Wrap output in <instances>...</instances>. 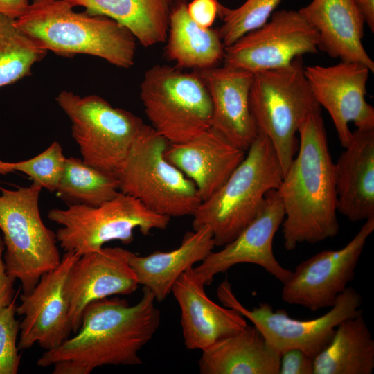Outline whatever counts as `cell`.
<instances>
[{"mask_svg": "<svg viewBox=\"0 0 374 374\" xmlns=\"http://www.w3.org/2000/svg\"><path fill=\"white\" fill-rule=\"evenodd\" d=\"M15 19L0 13V87L30 75L47 53L15 26Z\"/></svg>", "mask_w": 374, "mask_h": 374, "instance_id": "cell-29", "label": "cell"}, {"mask_svg": "<svg viewBox=\"0 0 374 374\" xmlns=\"http://www.w3.org/2000/svg\"><path fill=\"white\" fill-rule=\"evenodd\" d=\"M335 163L337 211L352 222L374 217V128L353 132Z\"/></svg>", "mask_w": 374, "mask_h": 374, "instance_id": "cell-21", "label": "cell"}, {"mask_svg": "<svg viewBox=\"0 0 374 374\" xmlns=\"http://www.w3.org/2000/svg\"><path fill=\"white\" fill-rule=\"evenodd\" d=\"M249 107L258 134L271 141L285 174L298 150L299 126L321 112L305 76L302 56L287 66L253 73Z\"/></svg>", "mask_w": 374, "mask_h": 374, "instance_id": "cell-6", "label": "cell"}, {"mask_svg": "<svg viewBox=\"0 0 374 374\" xmlns=\"http://www.w3.org/2000/svg\"><path fill=\"white\" fill-rule=\"evenodd\" d=\"M12 172L10 168L9 162H5L0 159V174L7 175L9 172Z\"/></svg>", "mask_w": 374, "mask_h": 374, "instance_id": "cell-38", "label": "cell"}, {"mask_svg": "<svg viewBox=\"0 0 374 374\" xmlns=\"http://www.w3.org/2000/svg\"><path fill=\"white\" fill-rule=\"evenodd\" d=\"M79 258L65 252L59 265L44 274L31 292L20 295L17 314L19 322V350H28L37 343L45 350L54 349L69 338L72 332L65 283L69 271Z\"/></svg>", "mask_w": 374, "mask_h": 374, "instance_id": "cell-16", "label": "cell"}, {"mask_svg": "<svg viewBox=\"0 0 374 374\" xmlns=\"http://www.w3.org/2000/svg\"><path fill=\"white\" fill-rule=\"evenodd\" d=\"M55 192L68 205L97 206L115 197L120 190L115 174L98 170L82 159L69 157Z\"/></svg>", "mask_w": 374, "mask_h": 374, "instance_id": "cell-28", "label": "cell"}, {"mask_svg": "<svg viewBox=\"0 0 374 374\" xmlns=\"http://www.w3.org/2000/svg\"><path fill=\"white\" fill-rule=\"evenodd\" d=\"M66 157L60 143L53 142L44 151L28 160L10 163L12 171H20L42 188L55 192L62 179Z\"/></svg>", "mask_w": 374, "mask_h": 374, "instance_id": "cell-31", "label": "cell"}, {"mask_svg": "<svg viewBox=\"0 0 374 374\" xmlns=\"http://www.w3.org/2000/svg\"><path fill=\"white\" fill-rule=\"evenodd\" d=\"M370 69L356 62L304 66V74L320 107L329 113L341 145L349 144L352 122L359 130L374 128V108L365 98Z\"/></svg>", "mask_w": 374, "mask_h": 374, "instance_id": "cell-15", "label": "cell"}, {"mask_svg": "<svg viewBox=\"0 0 374 374\" xmlns=\"http://www.w3.org/2000/svg\"><path fill=\"white\" fill-rule=\"evenodd\" d=\"M373 369L374 341L362 311L341 321L314 358L313 374H371Z\"/></svg>", "mask_w": 374, "mask_h": 374, "instance_id": "cell-27", "label": "cell"}, {"mask_svg": "<svg viewBox=\"0 0 374 374\" xmlns=\"http://www.w3.org/2000/svg\"><path fill=\"white\" fill-rule=\"evenodd\" d=\"M245 154L211 127L188 141L169 143L165 151L166 159L194 183L202 202L222 186Z\"/></svg>", "mask_w": 374, "mask_h": 374, "instance_id": "cell-20", "label": "cell"}, {"mask_svg": "<svg viewBox=\"0 0 374 374\" xmlns=\"http://www.w3.org/2000/svg\"><path fill=\"white\" fill-rule=\"evenodd\" d=\"M187 0H175L170 15L165 55L179 69H208L224 58L218 30L203 28L189 16Z\"/></svg>", "mask_w": 374, "mask_h": 374, "instance_id": "cell-25", "label": "cell"}, {"mask_svg": "<svg viewBox=\"0 0 374 374\" xmlns=\"http://www.w3.org/2000/svg\"><path fill=\"white\" fill-rule=\"evenodd\" d=\"M225 8L217 0H193L187 5L190 18L203 28H211L216 17H222Z\"/></svg>", "mask_w": 374, "mask_h": 374, "instance_id": "cell-33", "label": "cell"}, {"mask_svg": "<svg viewBox=\"0 0 374 374\" xmlns=\"http://www.w3.org/2000/svg\"><path fill=\"white\" fill-rule=\"evenodd\" d=\"M215 247L212 231L203 227L186 232L180 246L170 251H158L145 256L130 252L129 263L139 285L149 290L159 302L171 292L178 278L204 260Z\"/></svg>", "mask_w": 374, "mask_h": 374, "instance_id": "cell-23", "label": "cell"}, {"mask_svg": "<svg viewBox=\"0 0 374 374\" xmlns=\"http://www.w3.org/2000/svg\"><path fill=\"white\" fill-rule=\"evenodd\" d=\"M155 301L152 293L143 287L141 299L133 305L118 297L90 303L75 335L45 350L37 365L53 366V374H89L103 366L141 364L139 351L160 325Z\"/></svg>", "mask_w": 374, "mask_h": 374, "instance_id": "cell-1", "label": "cell"}, {"mask_svg": "<svg viewBox=\"0 0 374 374\" xmlns=\"http://www.w3.org/2000/svg\"><path fill=\"white\" fill-rule=\"evenodd\" d=\"M42 187L33 182L15 190L1 188L0 231L7 273L20 280L23 294L61 262L55 233L43 222L39 208Z\"/></svg>", "mask_w": 374, "mask_h": 374, "instance_id": "cell-7", "label": "cell"}, {"mask_svg": "<svg viewBox=\"0 0 374 374\" xmlns=\"http://www.w3.org/2000/svg\"><path fill=\"white\" fill-rule=\"evenodd\" d=\"M202 351V374H279L280 354L254 326L247 325Z\"/></svg>", "mask_w": 374, "mask_h": 374, "instance_id": "cell-24", "label": "cell"}, {"mask_svg": "<svg viewBox=\"0 0 374 374\" xmlns=\"http://www.w3.org/2000/svg\"><path fill=\"white\" fill-rule=\"evenodd\" d=\"M284 218L280 195L277 189H271L266 193L255 217L232 241L222 250L212 251L199 266L193 267L195 276L204 285H208L216 274L224 273L237 264L251 263L263 267L283 284L292 271L284 268L275 258L273 241Z\"/></svg>", "mask_w": 374, "mask_h": 374, "instance_id": "cell-14", "label": "cell"}, {"mask_svg": "<svg viewBox=\"0 0 374 374\" xmlns=\"http://www.w3.org/2000/svg\"><path fill=\"white\" fill-rule=\"evenodd\" d=\"M17 295L0 311V374H16L20 365L21 355L17 342L19 333V321L16 319Z\"/></svg>", "mask_w": 374, "mask_h": 374, "instance_id": "cell-32", "label": "cell"}, {"mask_svg": "<svg viewBox=\"0 0 374 374\" xmlns=\"http://www.w3.org/2000/svg\"><path fill=\"white\" fill-rule=\"evenodd\" d=\"M93 15L107 17L128 29L145 47L163 42L175 0H64Z\"/></svg>", "mask_w": 374, "mask_h": 374, "instance_id": "cell-26", "label": "cell"}, {"mask_svg": "<svg viewBox=\"0 0 374 374\" xmlns=\"http://www.w3.org/2000/svg\"><path fill=\"white\" fill-rule=\"evenodd\" d=\"M193 267L178 278L171 292L180 308L186 348L203 350L240 331L247 323L238 311L220 306L207 296Z\"/></svg>", "mask_w": 374, "mask_h": 374, "instance_id": "cell-19", "label": "cell"}, {"mask_svg": "<svg viewBox=\"0 0 374 374\" xmlns=\"http://www.w3.org/2000/svg\"><path fill=\"white\" fill-rule=\"evenodd\" d=\"M319 34L298 11L273 12L270 20L225 47L224 66L251 73L287 66L299 56L317 53Z\"/></svg>", "mask_w": 374, "mask_h": 374, "instance_id": "cell-12", "label": "cell"}, {"mask_svg": "<svg viewBox=\"0 0 374 374\" xmlns=\"http://www.w3.org/2000/svg\"><path fill=\"white\" fill-rule=\"evenodd\" d=\"M217 294L225 307L238 311L251 321L280 355L296 348L313 358L329 344L341 321L362 311V303L357 291L346 287L327 313L311 320H298L291 318L285 310H274L267 303L247 309L236 298L227 279L219 285Z\"/></svg>", "mask_w": 374, "mask_h": 374, "instance_id": "cell-11", "label": "cell"}, {"mask_svg": "<svg viewBox=\"0 0 374 374\" xmlns=\"http://www.w3.org/2000/svg\"><path fill=\"white\" fill-rule=\"evenodd\" d=\"M47 216L61 226L55 233L60 247L79 256L98 251L112 240L130 244L134 229L148 235L154 229H166L170 220L121 192L97 206L71 204L51 209Z\"/></svg>", "mask_w": 374, "mask_h": 374, "instance_id": "cell-8", "label": "cell"}, {"mask_svg": "<svg viewBox=\"0 0 374 374\" xmlns=\"http://www.w3.org/2000/svg\"><path fill=\"white\" fill-rule=\"evenodd\" d=\"M364 23L374 31V0H354Z\"/></svg>", "mask_w": 374, "mask_h": 374, "instance_id": "cell-37", "label": "cell"}, {"mask_svg": "<svg viewBox=\"0 0 374 374\" xmlns=\"http://www.w3.org/2000/svg\"><path fill=\"white\" fill-rule=\"evenodd\" d=\"M282 0H247L235 9L225 8L222 15L223 24L218 30L227 47L245 34L263 26Z\"/></svg>", "mask_w": 374, "mask_h": 374, "instance_id": "cell-30", "label": "cell"}, {"mask_svg": "<svg viewBox=\"0 0 374 374\" xmlns=\"http://www.w3.org/2000/svg\"><path fill=\"white\" fill-rule=\"evenodd\" d=\"M283 170L269 139L258 134L226 181L193 215V229L208 227L215 246L232 241L255 217L266 193L278 189Z\"/></svg>", "mask_w": 374, "mask_h": 374, "instance_id": "cell-4", "label": "cell"}, {"mask_svg": "<svg viewBox=\"0 0 374 374\" xmlns=\"http://www.w3.org/2000/svg\"><path fill=\"white\" fill-rule=\"evenodd\" d=\"M55 100L71 120L82 159L115 174L143 126L142 120L97 95L80 96L64 90Z\"/></svg>", "mask_w": 374, "mask_h": 374, "instance_id": "cell-10", "label": "cell"}, {"mask_svg": "<svg viewBox=\"0 0 374 374\" xmlns=\"http://www.w3.org/2000/svg\"><path fill=\"white\" fill-rule=\"evenodd\" d=\"M130 252L118 247H103L79 256L73 262L65 283L73 332L80 328L83 311L90 303L136 290L139 285L129 263Z\"/></svg>", "mask_w": 374, "mask_h": 374, "instance_id": "cell-17", "label": "cell"}, {"mask_svg": "<svg viewBox=\"0 0 374 374\" xmlns=\"http://www.w3.org/2000/svg\"><path fill=\"white\" fill-rule=\"evenodd\" d=\"M168 144L144 124L115 173L119 190L159 215L193 216L202 199L194 183L166 159Z\"/></svg>", "mask_w": 374, "mask_h": 374, "instance_id": "cell-5", "label": "cell"}, {"mask_svg": "<svg viewBox=\"0 0 374 374\" xmlns=\"http://www.w3.org/2000/svg\"><path fill=\"white\" fill-rule=\"evenodd\" d=\"M299 12L317 30L319 49L374 71V62L362 44L364 21L354 0H312Z\"/></svg>", "mask_w": 374, "mask_h": 374, "instance_id": "cell-22", "label": "cell"}, {"mask_svg": "<svg viewBox=\"0 0 374 374\" xmlns=\"http://www.w3.org/2000/svg\"><path fill=\"white\" fill-rule=\"evenodd\" d=\"M314 358L300 349H290L281 355L279 374H313Z\"/></svg>", "mask_w": 374, "mask_h": 374, "instance_id": "cell-34", "label": "cell"}, {"mask_svg": "<svg viewBox=\"0 0 374 374\" xmlns=\"http://www.w3.org/2000/svg\"><path fill=\"white\" fill-rule=\"evenodd\" d=\"M140 97L151 127L169 143L188 141L211 128L212 102L197 71L155 65L144 75Z\"/></svg>", "mask_w": 374, "mask_h": 374, "instance_id": "cell-9", "label": "cell"}, {"mask_svg": "<svg viewBox=\"0 0 374 374\" xmlns=\"http://www.w3.org/2000/svg\"><path fill=\"white\" fill-rule=\"evenodd\" d=\"M197 71L212 102L211 127L247 152L258 134L249 107L253 74L226 66Z\"/></svg>", "mask_w": 374, "mask_h": 374, "instance_id": "cell-18", "label": "cell"}, {"mask_svg": "<svg viewBox=\"0 0 374 374\" xmlns=\"http://www.w3.org/2000/svg\"><path fill=\"white\" fill-rule=\"evenodd\" d=\"M298 132V154L277 189L285 211L281 226L287 251L333 238L339 229L334 163L321 112L308 116Z\"/></svg>", "mask_w": 374, "mask_h": 374, "instance_id": "cell-2", "label": "cell"}, {"mask_svg": "<svg viewBox=\"0 0 374 374\" xmlns=\"http://www.w3.org/2000/svg\"><path fill=\"white\" fill-rule=\"evenodd\" d=\"M29 3V0H0V13L17 19L24 12Z\"/></svg>", "mask_w": 374, "mask_h": 374, "instance_id": "cell-36", "label": "cell"}, {"mask_svg": "<svg viewBox=\"0 0 374 374\" xmlns=\"http://www.w3.org/2000/svg\"><path fill=\"white\" fill-rule=\"evenodd\" d=\"M73 8L64 0H33L15 25L46 52L66 57L93 55L124 69L134 65L136 39L128 29Z\"/></svg>", "mask_w": 374, "mask_h": 374, "instance_id": "cell-3", "label": "cell"}, {"mask_svg": "<svg viewBox=\"0 0 374 374\" xmlns=\"http://www.w3.org/2000/svg\"><path fill=\"white\" fill-rule=\"evenodd\" d=\"M5 245L0 231V311L8 307L13 301L15 294V278L7 273L3 258Z\"/></svg>", "mask_w": 374, "mask_h": 374, "instance_id": "cell-35", "label": "cell"}, {"mask_svg": "<svg viewBox=\"0 0 374 374\" xmlns=\"http://www.w3.org/2000/svg\"><path fill=\"white\" fill-rule=\"evenodd\" d=\"M373 230L374 217L366 220L344 247L324 250L302 261L283 283L282 299L312 312L332 307L354 279L357 265Z\"/></svg>", "mask_w": 374, "mask_h": 374, "instance_id": "cell-13", "label": "cell"}]
</instances>
